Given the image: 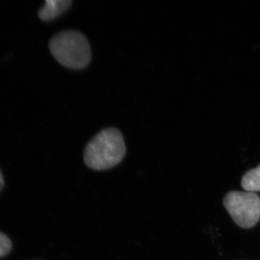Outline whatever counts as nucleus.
<instances>
[{"label": "nucleus", "mask_w": 260, "mask_h": 260, "mask_svg": "<svg viewBox=\"0 0 260 260\" xmlns=\"http://www.w3.org/2000/svg\"><path fill=\"white\" fill-rule=\"evenodd\" d=\"M242 186L243 189L251 192L260 191V165L243 176Z\"/></svg>", "instance_id": "39448f33"}, {"label": "nucleus", "mask_w": 260, "mask_h": 260, "mask_svg": "<svg viewBox=\"0 0 260 260\" xmlns=\"http://www.w3.org/2000/svg\"><path fill=\"white\" fill-rule=\"evenodd\" d=\"M5 181L3 178V174H2L1 170H0V191H1L3 188L4 187Z\"/></svg>", "instance_id": "0eeeda50"}, {"label": "nucleus", "mask_w": 260, "mask_h": 260, "mask_svg": "<svg viewBox=\"0 0 260 260\" xmlns=\"http://www.w3.org/2000/svg\"><path fill=\"white\" fill-rule=\"evenodd\" d=\"M49 47L56 60L70 69H83L91 60V50L88 39L78 30L58 32L51 39Z\"/></svg>", "instance_id": "f03ea898"}, {"label": "nucleus", "mask_w": 260, "mask_h": 260, "mask_svg": "<svg viewBox=\"0 0 260 260\" xmlns=\"http://www.w3.org/2000/svg\"><path fill=\"white\" fill-rule=\"evenodd\" d=\"M12 247L13 244L10 238L4 233L0 232V258L8 255L11 251Z\"/></svg>", "instance_id": "423d86ee"}, {"label": "nucleus", "mask_w": 260, "mask_h": 260, "mask_svg": "<svg viewBox=\"0 0 260 260\" xmlns=\"http://www.w3.org/2000/svg\"><path fill=\"white\" fill-rule=\"evenodd\" d=\"M72 3V0H46L45 5L38 14L43 21H50L62 14Z\"/></svg>", "instance_id": "20e7f679"}, {"label": "nucleus", "mask_w": 260, "mask_h": 260, "mask_svg": "<svg viewBox=\"0 0 260 260\" xmlns=\"http://www.w3.org/2000/svg\"><path fill=\"white\" fill-rule=\"evenodd\" d=\"M223 205L239 227L251 229L259 222L260 198L256 193L230 191L224 197Z\"/></svg>", "instance_id": "7ed1b4c3"}, {"label": "nucleus", "mask_w": 260, "mask_h": 260, "mask_svg": "<svg viewBox=\"0 0 260 260\" xmlns=\"http://www.w3.org/2000/svg\"><path fill=\"white\" fill-rule=\"evenodd\" d=\"M126 151L121 132L109 127L98 133L87 144L84 150V161L93 170H107L121 162Z\"/></svg>", "instance_id": "f257e3e1"}]
</instances>
